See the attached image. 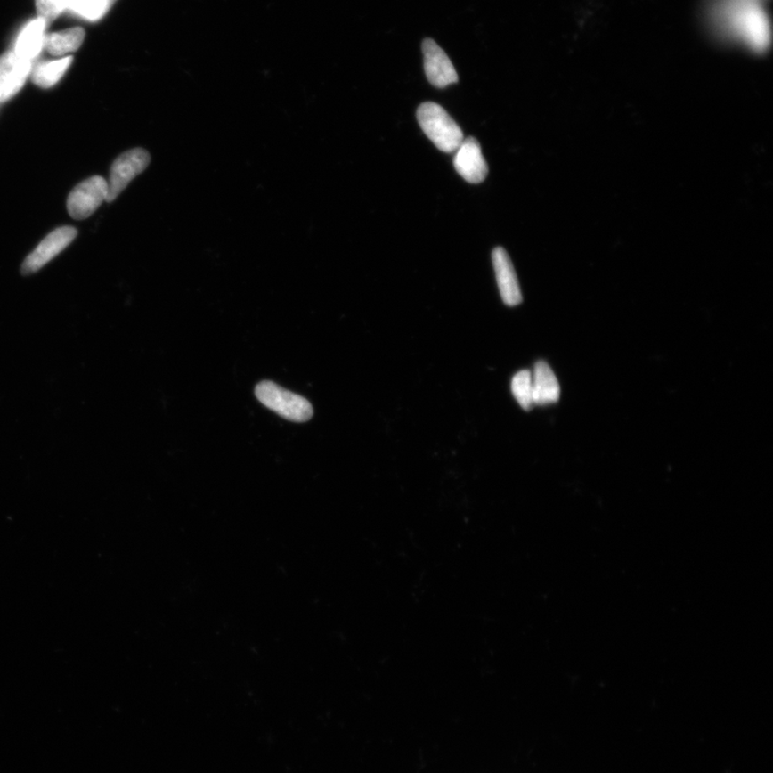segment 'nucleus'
<instances>
[{
	"mask_svg": "<svg viewBox=\"0 0 773 773\" xmlns=\"http://www.w3.org/2000/svg\"><path fill=\"white\" fill-rule=\"evenodd\" d=\"M723 9L726 28L754 48H764L767 37L765 15L757 7L755 0H728Z\"/></svg>",
	"mask_w": 773,
	"mask_h": 773,
	"instance_id": "f257e3e1",
	"label": "nucleus"
},
{
	"mask_svg": "<svg viewBox=\"0 0 773 773\" xmlns=\"http://www.w3.org/2000/svg\"><path fill=\"white\" fill-rule=\"evenodd\" d=\"M417 119L423 133L438 150L452 153L463 142L461 128L440 104L422 103L417 110Z\"/></svg>",
	"mask_w": 773,
	"mask_h": 773,
	"instance_id": "f03ea898",
	"label": "nucleus"
},
{
	"mask_svg": "<svg viewBox=\"0 0 773 773\" xmlns=\"http://www.w3.org/2000/svg\"><path fill=\"white\" fill-rule=\"evenodd\" d=\"M255 394L261 403L290 421L305 422L314 412L310 402L303 396L292 394L273 381L258 384Z\"/></svg>",
	"mask_w": 773,
	"mask_h": 773,
	"instance_id": "7ed1b4c3",
	"label": "nucleus"
},
{
	"mask_svg": "<svg viewBox=\"0 0 773 773\" xmlns=\"http://www.w3.org/2000/svg\"><path fill=\"white\" fill-rule=\"evenodd\" d=\"M150 161L149 151L141 148H135L119 155L112 165L106 201L112 202L117 199L129 183L148 168Z\"/></svg>",
	"mask_w": 773,
	"mask_h": 773,
	"instance_id": "20e7f679",
	"label": "nucleus"
},
{
	"mask_svg": "<svg viewBox=\"0 0 773 773\" xmlns=\"http://www.w3.org/2000/svg\"><path fill=\"white\" fill-rule=\"evenodd\" d=\"M108 182L102 176H93L75 187L68 197L67 208L72 218L82 221L90 217L106 201Z\"/></svg>",
	"mask_w": 773,
	"mask_h": 773,
	"instance_id": "39448f33",
	"label": "nucleus"
},
{
	"mask_svg": "<svg viewBox=\"0 0 773 773\" xmlns=\"http://www.w3.org/2000/svg\"><path fill=\"white\" fill-rule=\"evenodd\" d=\"M77 236L76 228L65 226L57 228L36 248L22 264V274L30 275L38 273L40 269L61 254L68 245Z\"/></svg>",
	"mask_w": 773,
	"mask_h": 773,
	"instance_id": "423d86ee",
	"label": "nucleus"
},
{
	"mask_svg": "<svg viewBox=\"0 0 773 773\" xmlns=\"http://www.w3.org/2000/svg\"><path fill=\"white\" fill-rule=\"evenodd\" d=\"M422 52L426 76L433 86L443 88L459 81L456 68L435 40L423 41Z\"/></svg>",
	"mask_w": 773,
	"mask_h": 773,
	"instance_id": "0eeeda50",
	"label": "nucleus"
},
{
	"mask_svg": "<svg viewBox=\"0 0 773 773\" xmlns=\"http://www.w3.org/2000/svg\"><path fill=\"white\" fill-rule=\"evenodd\" d=\"M33 70V62L20 59L14 51L0 56V103L9 101L22 90Z\"/></svg>",
	"mask_w": 773,
	"mask_h": 773,
	"instance_id": "6e6552de",
	"label": "nucleus"
},
{
	"mask_svg": "<svg viewBox=\"0 0 773 773\" xmlns=\"http://www.w3.org/2000/svg\"><path fill=\"white\" fill-rule=\"evenodd\" d=\"M458 174L472 184H479L488 175L489 168L484 160L482 146L473 137L463 140L453 159Z\"/></svg>",
	"mask_w": 773,
	"mask_h": 773,
	"instance_id": "1a4fd4ad",
	"label": "nucleus"
},
{
	"mask_svg": "<svg viewBox=\"0 0 773 773\" xmlns=\"http://www.w3.org/2000/svg\"><path fill=\"white\" fill-rule=\"evenodd\" d=\"M492 261L501 299L509 306L520 305L522 295L519 281L508 252L503 248H496Z\"/></svg>",
	"mask_w": 773,
	"mask_h": 773,
	"instance_id": "9d476101",
	"label": "nucleus"
},
{
	"mask_svg": "<svg viewBox=\"0 0 773 773\" xmlns=\"http://www.w3.org/2000/svg\"><path fill=\"white\" fill-rule=\"evenodd\" d=\"M533 402L534 405H549L560 400L561 389L557 376L545 362L535 364L532 374Z\"/></svg>",
	"mask_w": 773,
	"mask_h": 773,
	"instance_id": "9b49d317",
	"label": "nucleus"
},
{
	"mask_svg": "<svg viewBox=\"0 0 773 773\" xmlns=\"http://www.w3.org/2000/svg\"><path fill=\"white\" fill-rule=\"evenodd\" d=\"M46 24L44 20H31L20 31L14 46V53L20 59L33 62L43 51L45 39Z\"/></svg>",
	"mask_w": 773,
	"mask_h": 773,
	"instance_id": "f8f14e48",
	"label": "nucleus"
},
{
	"mask_svg": "<svg viewBox=\"0 0 773 773\" xmlns=\"http://www.w3.org/2000/svg\"><path fill=\"white\" fill-rule=\"evenodd\" d=\"M85 38V31L80 28H70L45 35L44 49L51 55L64 56L80 48Z\"/></svg>",
	"mask_w": 773,
	"mask_h": 773,
	"instance_id": "ddd939ff",
	"label": "nucleus"
},
{
	"mask_svg": "<svg viewBox=\"0 0 773 773\" xmlns=\"http://www.w3.org/2000/svg\"><path fill=\"white\" fill-rule=\"evenodd\" d=\"M72 60V57L69 56L55 61H41L31 70V79L37 86L41 88L54 86L64 77Z\"/></svg>",
	"mask_w": 773,
	"mask_h": 773,
	"instance_id": "4468645a",
	"label": "nucleus"
},
{
	"mask_svg": "<svg viewBox=\"0 0 773 773\" xmlns=\"http://www.w3.org/2000/svg\"><path fill=\"white\" fill-rule=\"evenodd\" d=\"M117 0H67V9L79 17L95 22L109 12Z\"/></svg>",
	"mask_w": 773,
	"mask_h": 773,
	"instance_id": "2eb2a0df",
	"label": "nucleus"
},
{
	"mask_svg": "<svg viewBox=\"0 0 773 773\" xmlns=\"http://www.w3.org/2000/svg\"><path fill=\"white\" fill-rule=\"evenodd\" d=\"M511 391L522 409L530 411L534 406L533 402V383L530 370H520L511 381Z\"/></svg>",
	"mask_w": 773,
	"mask_h": 773,
	"instance_id": "dca6fc26",
	"label": "nucleus"
},
{
	"mask_svg": "<svg viewBox=\"0 0 773 773\" xmlns=\"http://www.w3.org/2000/svg\"><path fill=\"white\" fill-rule=\"evenodd\" d=\"M36 7L39 19L48 24L67 10V0H36Z\"/></svg>",
	"mask_w": 773,
	"mask_h": 773,
	"instance_id": "f3484780",
	"label": "nucleus"
}]
</instances>
